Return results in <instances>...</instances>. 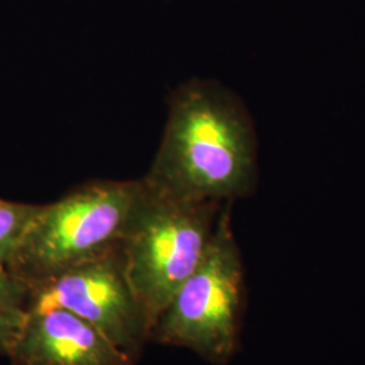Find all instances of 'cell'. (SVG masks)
I'll use <instances>...</instances> for the list:
<instances>
[{"label":"cell","mask_w":365,"mask_h":365,"mask_svg":"<svg viewBox=\"0 0 365 365\" xmlns=\"http://www.w3.org/2000/svg\"><path fill=\"white\" fill-rule=\"evenodd\" d=\"M60 306L96 327L135 363L153 327L133 291L122 245L30 289V307Z\"/></svg>","instance_id":"5"},{"label":"cell","mask_w":365,"mask_h":365,"mask_svg":"<svg viewBox=\"0 0 365 365\" xmlns=\"http://www.w3.org/2000/svg\"><path fill=\"white\" fill-rule=\"evenodd\" d=\"M141 192V179L96 180L41 205L7 269L31 289L119 248Z\"/></svg>","instance_id":"2"},{"label":"cell","mask_w":365,"mask_h":365,"mask_svg":"<svg viewBox=\"0 0 365 365\" xmlns=\"http://www.w3.org/2000/svg\"><path fill=\"white\" fill-rule=\"evenodd\" d=\"M168 103L164 137L145 182L170 195L218 203L253 194L257 135L235 93L215 81L192 78Z\"/></svg>","instance_id":"1"},{"label":"cell","mask_w":365,"mask_h":365,"mask_svg":"<svg viewBox=\"0 0 365 365\" xmlns=\"http://www.w3.org/2000/svg\"><path fill=\"white\" fill-rule=\"evenodd\" d=\"M30 289L7 268H0V354L7 356L25 327Z\"/></svg>","instance_id":"7"},{"label":"cell","mask_w":365,"mask_h":365,"mask_svg":"<svg viewBox=\"0 0 365 365\" xmlns=\"http://www.w3.org/2000/svg\"><path fill=\"white\" fill-rule=\"evenodd\" d=\"M232 202L222 206L195 271L158 317L152 341L192 351L214 364L235 356L244 303V265L232 227Z\"/></svg>","instance_id":"4"},{"label":"cell","mask_w":365,"mask_h":365,"mask_svg":"<svg viewBox=\"0 0 365 365\" xmlns=\"http://www.w3.org/2000/svg\"><path fill=\"white\" fill-rule=\"evenodd\" d=\"M141 180L143 192L122 253L133 291L155 329L158 317L203 259L223 205L170 195Z\"/></svg>","instance_id":"3"},{"label":"cell","mask_w":365,"mask_h":365,"mask_svg":"<svg viewBox=\"0 0 365 365\" xmlns=\"http://www.w3.org/2000/svg\"><path fill=\"white\" fill-rule=\"evenodd\" d=\"M13 365H133L134 361L78 314L31 306L9 354Z\"/></svg>","instance_id":"6"},{"label":"cell","mask_w":365,"mask_h":365,"mask_svg":"<svg viewBox=\"0 0 365 365\" xmlns=\"http://www.w3.org/2000/svg\"><path fill=\"white\" fill-rule=\"evenodd\" d=\"M41 205L10 202L0 197V268H7L22 244Z\"/></svg>","instance_id":"8"}]
</instances>
